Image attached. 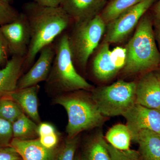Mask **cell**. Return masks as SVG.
Masks as SVG:
<instances>
[{
    "instance_id": "4fadbf2b",
    "label": "cell",
    "mask_w": 160,
    "mask_h": 160,
    "mask_svg": "<svg viewBox=\"0 0 160 160\" xmlns=\"http://www.w3.org/2000/svg\"><path fill=\"white\" fill-rule=\"evenodd\" d=\"M24 58L12 56L6 66L0 69V98L8 96L16 90L19 80L24 74Z\"/></svg>"
},
{
    "instance_id": "e0dca14e",
    "label": "cell",
    "mask_w": 160,
    "mask_h": 160,
    "mask_svg": "<svg viewBox=\"0 0 160 160\" xmlns=\"http://www.w3.org/2000/svg\"><path fill=\"white\" fill-rule=\"evenodd\" d=\"M135 142L138 144V152L143 160H160V135L149 130H142Z\"/></svg>"
},
{
    "instance_id": "f35d334b",
    "label": "cell",
    "mask_w": 160,
    "mask_h": 160,
    "mask_svg": "<svg viewBox=\"0 0 160 160\" xmlns=\"http://www.w3.org/2000/svg\"></svg>"
},
{
    "instance_id": "2e32d148",
    "label": "cell",
    "mask_w": 160,
    "mask_h": 160,
    "mask_svg": "<svg viewBox=\"0 0 160 160\" xmlns=\"http://www.w3.org/2000/svg\"><path fill=\"white\" fill-rule=\"evenodd\" d=\"M110 51L109 43L103 42L92 60V71L98 81H109L119 72L110 59Z\"/></svg>"
},
{
    "instance_id": "8fae6325",
    "label": "cell",
    "mask_w": 160,
    "mask_h": 160,
    "mask_svg": "<svg viewBox=\"0 0 160 160\" xmlns=\"http://www.w3.org/2000/svg\"><path fill=\"white\" fill-rule=\"evenodd\" d=\"M135 103L160 111V82L155 72L145 73L136 82Z\"/></svg>"
},
{
    "instance_id": "52a82bcc",
    "label": "cell",
    "mask_w": 160,
    "mask_h": 160,
    "mask_svg": "<svg viewBox=\"0 0 160 160\" xmlns=\"http://www.w3.org/2000/svg\"><path fill=\"white\" fill-rule=\"evenodd\" d=\"M156 1L142 0L107 23L103 42L109 44L122 42Z\"/></svg>"
},
{
    "instance_id": "9a60e30c",
    "label": "cell",
    "mask_w": 160,
    "mask_h": 160,
    "mask_svg": "<svg viewBox=\"0 0 160 160\" xmlns=\"http://www.w3.org/2000/svg\"><path fill=\"white\" fill-rule=\"evenodd\" d=\"M38 85L24 89H17L9 96L20 106L23 112L37 124L41 122L38 112Z\"/></svg>"
},
{
    "instance_id": "d4e9b609",
    "label": "cell",
    "mask_w": 160,
    "mask_h": 160,
    "mask_svg": "<svg viewBox=\"0 0 160 160\" xmlns=\"http://www.w3.org/2000/svg\"><path fill=\"white\" fill-rule=\"evenodd\" d=\"M19 14L20 12L11 5L0 0V26L14 21Z\"/></svg>"
},
{
    "instance_id": "277c9868",
    "label": "cell",
    "mask_w": 160,
    "mask_h": 160,
    "mask_svg": "<svg viewBox=\"0 0 160 160\" xmlns=\"http://www.w3.org/2000/svg\"><path fill=\"white\" fill-rule=\"evenodd\" d=\"M151 18L145 14L140 20L133 36L126 45L125 74L148 71L158 66L160 54L156 43Z\"/></svg>"
},
{
    "instance_id": "8992f818",
    "label": "cell",
    "mask_w": 160,
    "mask_h": 160,
    "mask_svg": "<svg viewBox=\"0 0 160 160\" xmlns=\"http://www.w3.org/2000/svg\"><path fill=\"white\" fill-rule=\"evenodd\" d=\"M136 82L119 80L90 92L101 113L106 117L122 116L135 104Z\"/></svg>"
},
{
    "instance_id": "f1b7e54d",
    "label": "cell",
    "mask_w": 160,
    "mask_h": 160,
    "mask_svg": "<svg viewBox=\"0 0 160 160\" xmlns=\"http://www.w3.org/2000/svg\"><path fill=\"white\" fill-rule=\"evenodd\" d=\"M9 55L7 43L0 29V66H6L9 60Z\"/></svg>"
},
{
    "instance_id": "ffe728a7",
    "label": "cell",
    "mask_w": 160,
    "mask_h": 160,
    "mask_svg": "<svg viewBox=\"0 0 160 160\" xmlns=\"http://www.w3.org/2000/svg\"><path fill=\"white\" fill-rule=\"evenodd\" d=\"M13 138L22 140L38 138V124L23 113L12 124Z\"/></svg>"
},
{
    "instance_id": "1f68e13d",
    "label": "cell",
    "mask_w": 160,
    "mask_h": 160,
    "mask_svg": "<svg viewBox=\"0 0 160 160\" xmlns=\"http://www.w3.org/2000/svg\"><path fill=\"white\" fill-rule=\"evenodd\" d=\"M40 6L48 7H57L61 6L62 0H32Z\"/></svg>"
},
{
    "instance_id": "4316f807",
    "label": "cell",
    "mask_w": 160,
    "mask_h": 160,
    "mask_svg": "<svg viewBox=\"0 0 160 160\" xmlns=\"http://www.w3.org/2000/svg\"><path fill=\"white\" fill-rule=\"evenodd\" d=\"M110 58L112 64L119 71L124 68L126 62V48L117 47L110 51Z\"/></svg>"
},
{
    "instance_id": "6da1fadb",
    "label": "cell",
    "mask_w": 160,
    "mask_h": 160,
    "mask_svg": "<svg viewBox=\"0 0 160 160\" xmlns=\"http://www.w3.org/2000/svg\"><path fill=\"white\" fill-rule=\"evenodd\" d=\"M23 9L31 34L29 50L23 63L24 73L34 64L41 50L53 42L60 34L69 29L73 22L60 6L45 7L32 2L24 4Z\"/></svg>"
},
{
    "instance_id": "5bb4252c",
    "label": "cell",
    "mask_w": 160,
    "mask_h": 160,
    "mask_svg": "<svg viewBox=\"0 0 160 160\" xmlns=\"http://www.w3.org/2000/svg\"><path fill=\"white\" fill-rule=\"evenodd\" d=\"M10 146L18 153L22 160H54L55 151L48 149L40 143L38 138L22 140L13 138Z\"/></svg>"
},
{
    "instance_id": "4dcf8cb0",
    "label": "cell",
    "mask_w": 160,
    "mask_h": 160,
    "mask_svg": "<svg viewBox=\"0 0 160 160\" xmlns=\"http://www.w3.org/2000/svg\"><path fill=\"white\" fill-rule=\"evenodd\" d=\"M56 132H57L54 126L50 123L41 122L38 125V134L39 137Z\"/></svg>"
},
{
    "instance_id": "7c38bea8",
    "label": "cell",
    "mask_w": 160,
    "mask_h": 160,
    "mask_svg": "<svg viewBox=\"0 0 160 160\" xmlns=\"http://www.w3.org/2000/svg\"><path fill=\"white\" fill-rule=\"evenodd\" d=\"M108 0H62L60 6L73 22L91 20L101 14Z\"/></svg>"
},
{
    "instance_id": "ab89813d",
    "label": "cell",
    "mask_w": 160,
    "mask_h": 160,
    "mask_svg": "<svg viewBox=\"0 0 160 160\" xmlns=\"http://www.w3.org/2000/svg\"></svg>"
},
{
    "instance_id": "ac0fdd59",
    "label": "cell",
    "mask_w": 160,
    "mask_h": 160,
    "mask_svg": "<svg viewBox=\"0 0 160 160\" xmlns=\"http://www.w3.org/2000/svg\"><path fill=\"white\" fill-rule=\"evenodd\" d=\"M107 145L102 132L99 131L86 141L80 160H111Z\"/></svg>"
},
{
    "instance_id": "83f0119b",
    "label": "cell",
    "mask_w": 160,
    "mask_h": 160,
    "mask_svg": "<svg viewBox=\"0 0 160 160\" xmlns=\"http://www.w3.org/2000/svg\"><path fill=\"white\" fill-rule=\"evenodd\" d=\"M40 143L48 149H54L57 146L59 138L57 132L38 138Z\"/></svg>"
},
{
    "instance_id": "e575fe53",
    "label": "cell",
    "mask_w": 160,
    "mask_h": 160,
    "mask_svg": "<svg viewBox=\"0 0 160 160\" xmlns=\"http://www.w3.org/2000/svg\"><path fill=\"white\" fill-rule=\"evenodd\" d=\"M4 2L7 3V4L11 5V3L13 2V0H2Z\"/></svg>"
},
{
    "instance_id": "d6986e66",
    "label": "cell",
    "mask_w": 160,
    "mask_h": 160,
    "mask_svg": "<svg viewBox=\"0 0 160 160\" xmlns=\"http://www.w3.org/2000/svg\"><path fill=\"white\" fill-rule=\"evenodd\" d=\"M106 142L115 149L121 150L129 149L132 135L126 125L118 124L111 127L106 132Z\"/></svg>"
},
{
    "instance_id": "484cf974",
    "label": "cell",
    "mask_w": 160,
    "mask_h": 160,
    "mask_svg": "<svg viewBox=\"0 0 160 160\" xmlns=\"http://www.w3.org/2000/svg\"><path fill=\"white\" fill-rule=\"evenodd\" d=\"M12 138V123L0 118V147L10 146Z\"/></svg>"
},
{
    "instance_id": "9c48e42d",
    "label": "cell",
    "mask_w": 160,
    "mask_h": 160,
    "mask_svg": "<svg viewBox=\"0 0 160 160\" xmlns=\"http://www.w3.org/2000/svg\"><path fill=\"white\" fill-rule=\"evenodd\" d=\"M122 116L126 120V126L135 142L142 130H149L160 134L159 110L135 103Z\"/></svg>"
},
{
    "instance_id": "d590c367",
    "label": "cell",
    "mask_w": 160,
    "mask_h": 160,
    "mask_svg": "<svg viewBox=\"0 0 160 160\" xmlns=\"http://www.w3.org/2000/svg\"><path fill=\"white\" fill-rule=\"evenodd\" d=\"M155 72L156 74L157 75L158 78L160 82V69L157 70V71Z\"/></svg>"
},
{
    "instance_id": "3957f363",
    "label": "cell",
    "mask_w": 160,
    "mask_h": 160,
    "mask_svg": "<svg viewBox=\"0 0 160 160\" xmlns=\"http://www.w3.org/2000/svg\"><path fill=\"white\" fill-rule=\"evenodd\" d=\"M89 91L71 92L53 98V103L62 106L67 112L68 138L75 137L84 131L102 127L106 121L107 117L101 113Z\"/></svg>"
},
{
    "instance_id": "30bf717a",
    "label": "cell",
    "mask_w": 160,
    "mask_h": 160,
    "mask_svg": "<svg viewBox=\"0 0 160 160\" xmlns=\"http://www.w3.org/2000/svg\"><path fill=\"white\" fill-rule=\"evenodd\" d=\"M39 53L38 60L20 78L16 90L38 85L48 78L55 55L54 42L44 47Z\"/></svg>"
},
{
    "instance_id": "d6a6232c",
    "label": "cell",
    "mask_w": 160,
    "mask_h": 160,
    "mask_svg": "<svg viewBox=\"0 0 160 160\" xmlns=\"http://www.w3.org/2000/svg\"><path fill=\"white\" fill-rule=\"evenodd\" d=\"M153 15L156 20L160 22V0H158L152 9Z\"/></svg>"
},
{
    "instance_id": "603a6c76",
    "label": "cell",
    "mask_w": 160,
    "mask_h": 160,
    "mask_svg": "<svg viewBox=\"0 0 160 160\" xmlns=\"http://www.w3.org/2000/svg\"><path fill=\"white\" fill-rule=\"evenodd\" d=\"M79 142L78 136L67 138L57 156V160H74L75 154Z\"/></svg>"
},
{
    "instance_id": "836d02e7",
    "label": "cell",
    "mask_w": 160,
    "mask_h": 160,
    "mask_svg": "<svg viewBox=\"0 0 160 160\" xmlns=\"http://www.w3.org/2000/svg\"><path fill=\"white\" fill-rule=\"evenodd\" d=\"M156 21L157 24V38L158 40V42L159 44L160 47V22H158L157 21Z\"/></svg>"
},
{
    "instance_id": "8d00e7d4",
    "label": "cell",
    "mask_w": 160,
    "mask_h": 160,
    "mask_svg": "<svg viewBox=\"0 0 160 160\" xmlns=\"http://www.w3.org/2000/svg\"><path fill=\"white\" fill-rule=\"evenodd\" d=\"M74 160H80V156L78 155L76 156Z\"/></svg>"
},
{
    "instance_id": "cb8c5ba5",
    "label": "cell",
    "mask_w": 160,
    "mask_h": 160,
    "mask_svg": "<svg viewBox=\"0 0 160 160\" xmlns=\"http://www.w3.org/2000/svg\"><path fill=\"white\" fill-rule=\"evenodd\" d=\"M107 148L111 160H143L138 151L130 149L121 150L115 149L107 143Z\"/></svg>"
},
{
    "instance_id": "7402d4cb",
    "label": "cell",
    "mask_w": 160,
    "mask_h": 160,
    "mask_svg": "<svg viewBox=\"0 0 160 160\" xmlns=\"http://www.w3.org/2000/svg\"><path fill=\"white\" fill-rule=\"evenodd\" d=\"M18 105L8 96L0 98V118L12 124L22 114Z\"/></svg>"
},
{
    "instance_id": "f546056e",
    "label": "cell",
    "mask_w": 160,
    "mask_h": 160,
    "mask_svg": "<svg viewBox=\"0 0 160 160\" xmlns=\"http://www.w3.org/2000/svg\"><path fill=\"white\" fill-rule=\"evenodd\" d=\"M0 160H22L17 151L11 146L0 147Z\"/></svg>"
},
{
    "instance_id": "ba28073f",
    "label": "cell",
    "mask_w": 160,
    "mask_h": 160,
    "mask_svg": "<svg viewBox=\"0 0 160 160\" xmlns=\"http://www.w3.org/2000/svg\"><path fill=\"white\" fill-rule=\"evenodd\" d=\"M0 29L7 43L9 54L25 58L31 40L30 28L26 15L20 12L14 21L0 26Z\"/></svg>"
},
{
    "instance_id": "74e56055",
    "label": "cell",
    "mask_w": 160,
    "mask_h": 160,
    "mask_svg": "<svg viewBox=\"0 0 160 160\" xmlns=\"http://www.w3.org/2000/svg\"><path fill=\"white\" fill-rule=\"evenodd\" d=\"M108 1H111V0H108Z\"/></svg>"
},
{
    "instance_id": "7a4b0ae2",
    "label": "cell",
    "mask_w": 160,
    "mask_h": 160,
    "mask_svg": "<svg viewBox=\"0 0 160 160\" xmlns=\"http://www.w3.org/2000/svg\"><path fill=\"white\" fill-rule=\"evenodd\" d=\"M55 55L45 89L54 97L78 90L91 91L93 86L79 73L75 67L68 43L67 32L54 41Z\"/></svg>"
},
{
    "instance_id": "5b68a950",
    "label": "cell",
    "mask_w": 160,
    "mask_h": 160,
    "mask_svg": "<svg viewBox=\"0 0 160 160\" xmlns=\"http://www.w3.org/2000/svg\"><path fill=\"white\" fill-rule=\"evenodd\" d=\"M106 23L100 15L91 20L73 22L66 30L69 49L75 67L86 71L89 58L105 34Z\"/></svg>"
},
{
    "instance_id": "44dd1931",
    "label": "cell",
    "mask_w": 160,
    "mask_h": 160,
    "mask_svg": "<svg viewBox=\"0 0 160 160\" xmlns=\"http://www.w3.org/2000/svg\"><path fill=\"white\" fill-rule=\"evenodd\" d=\"M142 0H111L103 9L100 16L106 24L114 19L126 10Z\"/></svg>"
}]
</instances>
